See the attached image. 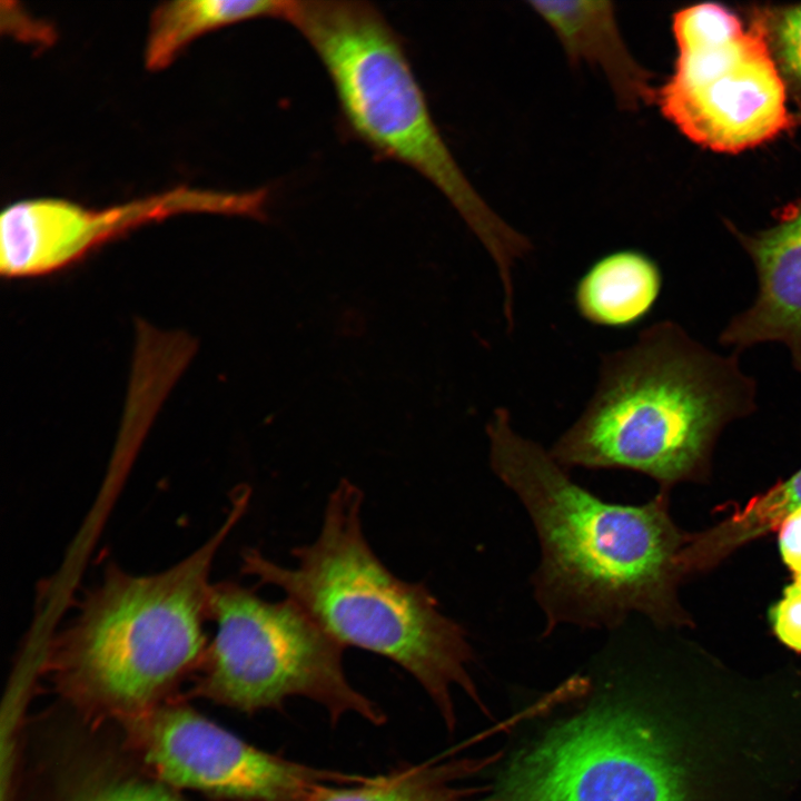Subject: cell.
I'll use <instances>...</instances> for the list:
<instances>
[{"label": "cell", "instance_id": "cell-11", "mask_svg": "<svg viewBox=\"0 0 801 801\" xmlns=\"http://www.w3.org/2000/svg\"><path fill=\"white\" fill-rule=\"evenodd\" d=\"M775 218L753 234L726 222L753 263L758 290L753 303L722 329L719 343L738 354L762 343L783 344L801 374V199Z\"/></svg>", "mask_w": 801, "mask_h": 801}, {"label": "cell", "instance_id": "cell-16", "mask_svg": "<svg viewBox=\"0 0 801 801\" xmlns=\"http://www.w3.org/2000/svg\"><path fill=\"white\" fill-rule=\"evenodd\" d=\"M293 1L176 0L154 10L145 47V65L156 71L168 67L195 38L208 31L259 18L287 20Z\"/></svg>", "mask_w": 801, "mask_h": 801}, {"label": "cell", "instance_id": "cell-15", "mask_svg": "<svg viewBox=\"0 0 801 801\" xmlns=\"http://www.w3.org/2000/svg\"><path fill=\"white\" fill-rule=\"evenodd\" d=\"M486 759L436 756L403 765L355 784L329 787L313 801H501L479 798L465 781L486 767Z\"/></svg>", "mask_w": 801, "mask_h": 801}, {"label": "cell", "instance_id": "cell-8", "mask_svg": "<svg viewBox=\"0 0 801 801\" xmlns=\"http://www.w3.org/2000/svg\"><path fill=\"white\" fill-rule=\"evenodd\" d=\"M722 4L675 11L674 69L655 92L662 115L686 138L718 152H740L795 126L788 87L761 23Z\"/></svg>", "mask_w": 801, "mask_h": 801}, {"label": "cell", "instance_id": "cell-17", "mask_svg": "<svg viewBox=\"0 0 801 801\" xmlns=\"http://www.w3.org/2000/svg\"><path fill=\"white\" fill-rule=\"evenodd\" d=\"M801 506V468L736 507L716 525L690 534L684 562L691 573L712 568L736 548L774 532L783 518Z\"/></svg>", "mask_w": 801, "mask_h": 801}, {"label": "cell", "instance_id": "cell-10", "mask_svg": "<svg viewBox=\"0 0 801 801\" xmlns=\"http://www.w3.org/2000/svg\"><path fill=\"white\" fill-rule=\"evenodd\" d=\"M265 189L241 192L178 187L103 209L58 198L14 202L0 217V267L8 276L57 269L91 247L146 222L185 212L265 216Z\"/></svg>", "mask_w": 801, "mask_h": 801}, {"label": "cell", "instance_id": "cell-3", "mask_svg": "<svg viewBox=\"0 0 801 801\" xmlns=\"http://www.w3.org/2000/svg\"><path fill=\"white\" fill-rule=\"evenodd\" d=\"M756 398L738 353L661 320L602 357L592 397L548 451L565 469L636 472L668 492L708 474L722 431L752 415Z\"/></svg>", "mask_w": 801, "mask_h": 801}, {"label": "cell", "instance_id": "cell-9", "mask_svg": "<svg viewBox=\"0 0 801 801\" xmlns=\"http://www.w3.org/2000/svg\"><path fill=\"white\" fill-rule=\"evenodd\" d=\"M119 726L123 746L158 780L222 800L313 801L366 779L264 751L174 699Z\"/></svg>", "mask_w": 801, "mask_h": 801}, {"label": "cell", "instance_id": "cell-18", "mask_svg": "<svg viewBox=\"0 0 801 801\" xmlns=\"http://www.w3.org/2000/svg\"><path fill=\"white\" fill-rule=\"evenodd\" d=\"M762 26L789 95L801 105V3L754 7L749 10Z\"/></svg>", "mask_w": 801, "mask_h": 801}, {"label": "cell", "instance_id": "cell-2", "mask_svg": "<svg viewBox=\"0 0 801 801\" xmlns=\"http://www.w3.org/2000/svg\"><path fill=\"white\" fill-rule=\"evenodd\" d=\"M748 704L704 689L675 719L602 704L548 731L506 770L501 801H762Z\"/></svg>", "mask_w": 801, "mask_h": 801}, {"label": "cell", "instance_id": "cell-14", "mask_svg": "<svg viewBox=\"0 0 801 801\" xmlns=\"http://www.w3.org/2000/svg\"><path fill=\"white\" fill-rule=\"evenodd\" d=\"M662 285V273L653 258L637 249H617L589 266L575 285L573 299L587 323L623 329L652 312Z\"/></svg>", "mask_w": 801, "mask_h": 801}, {"label": "cell", "instance_id": "cell-13", "mask_svg": "<svg viewBox=\"0 0 801 801\" xmlns=\"http://www.w3.org/2000/svg\"><path fill=\"white\" fill-rule=\"evenodd\" d=\"M49 760L51 801H188L150 774L123 746L69 736Z\"/></svg>", "mask_w": 801, "mask_h": 801}, {"label": "cell", "instance_id": "cell-20", "mask_svg": "<svg viewBox=\"0 0 801 801\" xmlns=\"http://www.w3.org/2000/svg\"><path fill=\"white\" fill-rule=\"evenodd\" d=\"M775 531L782 563L791 577L801 576V506L788 514Z\"/></svg>", "mask_w": 801, "mask_h": 801}, {"label": "cell", "instance_id": "cell-12", "mask_svg": "<svg viewBox=\"0 0 801 801\" xmlns=\"http://www.w3.org/2000/svg\"><path fill=\"white\" fill-rule=\"evenodd\" d=\"M553 30L572 63L585 62L605 76L621 107L654 101L651 73L633 57L610 1H530Z\"/></svg>", "mask_w": 801, "mask_h": 801}, {"label": "cell", "instance_id": "cell-7", "mask_svg": "<svg viewBox=\"0 0 801 801\" xmlns=\"http://www.w3.org/2000/svg\"><path fill=\"white\" fill-rule=\"evenodd\" d=\"M209 621L216 630L195 695L247 713L301 696L322 705L332 722L347 714L386 722L380 706L347 679L345 647L293 600L270 602L237 582H219L211 586Z\"/></svg>", "mask_w": 801, "mask_h": 801}, {"label": "cell", "instance_id": "cell-6", "mask_svg": "<svg viewBox=\"0 0 801 801\" xmlns=\"http://www.w3.org/2000/svg\"><path fill=\"white\" fill-rule=\"evenodd\" d=\"M287 21L310 44L350 132L376 154L408 166L437 188L494 260L501 283L531 241L476 191L443 139L399 36L363 1H293Z\"/></svg>", "mask_w": 801, "mask_h": 801}, {"label": "cell", "instance_id": "cell-5", "mask_svg": "<svg viewBox=\"0 0 801 801\" xmlns=\"http://www.w3.org/2000/svg\"><path fill=\"white\" fill-rule=\"evenodd\" d=\"M363 503L356 484L339 481L317 537L291 550L294 566L249 548L243 572L283 591L344 647L376 653L407 671L452 731L456 689L484 706L468 671L474 656L467 631L441 611L424 583L404 581L382 562L363 530Z\"/></svg>", "mask_w": 801, "mask_h": 801}, {"label": "cell", "instance_id": "cell-21", "mask_svg": "<svg viewBox=\"0 0 801 801\" xmlns=\"http://www.w3.org/2000/svg\"><path fill=\"white\" fill-rule=\"evenodd\" d=\"M795 125H801V105L797 106L795 111L793 112Z\"/></svg>", "mask_w": 801, "mask_h": 801}, {"label": "cell", "instance_id": "cell-1", "mask_svg": "<svg viewBox=\"0 0 801 801\" xmlns=\"http://www.w3.org/2000/svg\"><path fill=\"white\" fill-rule=\"evenodd\" d=\"M486 433L493 473L536 532L541 558L531 581L545 633L563 624L614 629L633 613L661 626L688 623L676 593L688 534L670 515L668 492L640 505L599 497L520 435L502 407Z\"/></svg>", "mask_w": 801, "mask_h": 801}, {"label": "cell", "instance_id": "cell-19", "mask_svg": "<svg viewBox=\"0 0 801 801\" xmlns=\"http://www.w3.org/2000/svg\"><path fill=\"white\" fill-rule=\"evenodd\" d=\"M791 578L770 606L768 620L777 640L801 655V576Z\"/></svg>", "mask_w": 801, "mask_h": 801}, {"label": "cell", "instance_id": "cell-4", "mask_svg": "<svg viewBox=\"0 0 801 801\" xmlns=\"http://www.w3.org/2000/svg\"><path fill=\"white\" fill-rule=\"evenodd\" d=\"M237 490L220 528L174 566L132 575L111 564L52 640L43 666L87 723L128 721L161 703L201 666L214 557L243 516Z\"/></svg>", "mask_w": 801, "mask_h": 801}]
</instances>
